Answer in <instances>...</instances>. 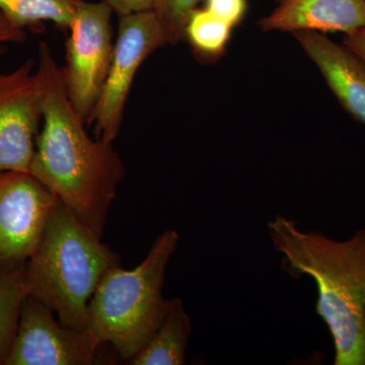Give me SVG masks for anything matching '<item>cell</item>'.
Instances as JSON below:
<instances>
[{
  "mask_svg": "<svg viewBox=\"0 0 365 365\" xmlns=\"http://www.w3.org/2000/svg\"><path fill=\"white\" fill-rule=\"evenodd\" d=\"M36 74L43 125L30 174L102 237L123 180V163L113 143L88 135L86 122L69 101L61 68L45 43L40 46Z\"/></svg>",
  "mask_w": 365,
  "mask_h": 365,
  "instance_id": "cell-1",
  "label": "cell"
},
{
  "mask_svg": "<svg viewBox=\"0 0 365 365\" xmlns=\"http://www.w3.org/2000/svg\"><path fill=\"white\" fill-rule=\"evenodd\" d=\"M267 227L284 267L317 284L316 311L332 335L334 364L365 365V228L336 241L282 215Z\"/></svg>",
  "mask_w": 365,
  "mask_h": 365,
  "instance_id": "cell-2",
  "label": "cell"
},
{
  "mask_svg": "<svg viewBox=\"0 0 365 365\" xmlns=\"http://www.w3.org/2000/svg\"><path fill=\"white\" fill-rule=\"evenodd\" d=\"M120 260L119 254L60 201L26 263L28 294L49 307L62 325L86 330L91 297Z\"/></svg>",
  "mask_w": 365,
  "mask_h": 365,
  "instance_id": "cell-3",
  "label": "cell"
},
{
  "mask_svg": "<svg viewBox=\"0 0 365 365\" xmlns=\"http://www.w3.org/2000/svg\"><path fill=\"white\" fill-rule=\"evenodd\" d=\"M179 240L176 230H165L137 267L107 271L91 297L86 330L98 344L114 346L125 361L148 344L167 314L165 270Z\"/></svg>",
  "mask_w": 365,
  "mask_h": 365,
  "instance_id": "cell-4",
  "label": "cell"
},
{
  "mask_svg": "<svg viewBox=\"0 0 365 365\" xmlns=\"http://www.w3.org/2000/svg\"><path fill=\"white\" fill-rule=\"evenodd\" d=\"M111 7L102 2L79 1L66 43V66L61 68L69 101L86 125L104 86L114 44Z\"/></svg>",
  "mask_w": 365,
  "mask_h": 365,
  "instance_id": "cell-5",
  "label": "cell"
},
{
  "mask_svg": "<svg viewBox=\"0 0 365 365\" xmlns=\"http://www.w3.org/2000/svg\"><path fill=\"white\" fill-rule=\"evenodd\" d=\"M163 45L165 36L155 11L120 16L111 64L90 120L98 139L108 143L116 139L137 71Z\"/></svg>",
  "mask_w": 365,
  "mask_h": 365,
  "instance_id": "cell-6",
  "label": "cell"
},
{
  "mask_svg": "<svg viewBox=\"0 0 365 365\" xmlns=\"http://www.w3.org/2000/svg\"><path fill=\"white\" fill-rule=\"evenodd\" d=\"M59 202L30 173L0 175V271L26 265Z\"/></svg>",
  "mask_w": 365,
  "mask_h": 365,
  "instance_id": "cell-7",
  "label": "cell"
},
{
  "mask_svg": "<svg viewBox=\"0 0 365 365\" xmlns=\"http://www.w3.org/2000/svg\"><path fill=\"white\" fill-rule=\"evenodd\" d=\"M100 346L88 331L62 325L49 307L28 294L6 365H90Z\"/></svg>",
  "mask_w": 365,
  "mask_h": 365,
  "instance_id": "cell-8",
  "label": "cell"
},
{
  "mask_svg": "<svg viewBox=\"0 0 365 365\" xmlns=\"http://www.w3.org/2000/svg\"><path fill=\"white\" fill-rule=\"evenodd\" d=\"M30 59L0 74V175L30 173L42 122L39 81Z\"/></svg>",
  "mask_w": 365,
  "mask_h": 365,
  "instance_id": "cell-9",
  "label": "cell"
},
{
  "mask_svg": "<svg viewBox=\"0 0 365 365\" xmlns=\"http://www.w3.org/2000/svg\"><path fill=\"white\" fill-rule=\"evenodd\" d=\"M295 38L318 66L342 107L365 124V64L344 45L319 32H297Z\"/></svg>",
  "mask_w": 365,
  "mask_h": 365,
  "instance_id": "cell-10",
  "label": "cell"
},
{
  "mask_svg": "<svg viewBox=\"0 0 365 365\" xmlns=\"http://www.w3.org/2000/svg\"><path fill=\"white\" fill-rule=\"evenodd\" d=\"M365 26V0H280L260 21L266 32H340L349 35Z\"/></svg>",
  "mask_w": 365,
  "mask_h": 365,
  "instance_id": "cell-11",
  "label": "cell"
},
{
  "mask_svg": "<svg viewBox=\"0 0 365 365\" xmlns=\"http://www.w3.org/2000/svg\"><path fill=\"white\" fill-rule=\"evenodd\" d=\"M192 322L181 299H170L167 314L148 344L128 361L131 365H182L186 362Z\"/></svg>",
  "mask_w": 365,
  "mask_h": 365,
  "instance_id": "cell-12",
  "label": "cell"
},
{
  "mask_svg": "<svg viewBox=\"0 0 365 365\" xmlns=\"http://www.w3.org/2000/svg\"><path fill=\"white\" fill-rule=\"evenodd\" d=\"M81 0H0V13L21 29L51 21L69 29Z\"/></svg>",
  "mask_w": 365,
  "mask_h": 365,
  "instance_id": "cell-13",
  "label": "cell"
},
{
  "mask_svg": "<svg viewBox=\"0 0 365 365\" xmlns=\"http://www.w3.org/2000/svg\"><path fill=\"white\" fill-rule=\"evenodd\" d=\"M26 295L25 266L0 271V364H6L13 347Z\"/></svg>",
  "mask_w": 365,
  "mask_h": 365,
  "instance_id": "cell-14",
  "label": "cell"
},
{
  "mask_svg": "<svg viewBox=\"0 0 365 365\" xmlns=\"http://www.w3.org/2000/svg\"><path fill=\"white\" fill-rule=\"evenodd\" d=\"M232 26L207 9H195L190 14L184 37L202 58H217L227 49Z\"/></svg>",
  "mask_w": 365,
  "mask_h": 365,
  "instance_id": "cell-15",
  "label": "cell"
},
{
  "mask_svg": "<svg viewBox=\"0 0 365 365\" xmlns=\"http://www.w3.org/2000/svg\"><path fill=\"white\" fill-rule=\"evenodd\" d=\"M201 0H155L153 11L162 26L165 45L176 44L184 38L190 14Z\"/></svg>",
  "mask_w": 365,
  "mask_h": 365,
  "instance_id": "cell-16",
  "label": "cell"
},
{
  "mask_svg": "<svg viewBox=\"0 0 365 365\" xmlns=\"http://www.w3.org/2000/svg\"><path fill=\"white\" fill-rule=\"evenodd\" d=\"M205 9L235 28L245 18L248 4L247 0H205Z\"/></svg>",
  "mask_w": 365,
  "mask_h": 365,
  "instance_id": "cell-17",
  "label": "cell"
},
{
  "mask_svg": "<svg viewBox=\"0 0 365 365\" xmlns=\"http://www.w3.org/2000/svg\"><path fill=\"white\" fill-rule=\"evenodd\" d=\"M119 16L153 11L155 0H103Z\"/></svg>",
  "mask_w": 365,
  "mask_h": 365,
  "instance_id": "cell-18",
  "label": "cell"
},
{
  "mask_svg": "<svg viewBox=\"0 0 365 365\" xmlns=\"http://www.w3.org/2000/svg\"><path fill=\"white\" fill-rule=\"evenodd\" d=\"M25 31L14 25L4 14L0 13V50L6 43H20L25 39Z\"/></svg>",
  "mask_w": 365,
  "mask_h": 365,
  "instance_id": "cell-19",
  "label": "cell"
},
{
  "mask_svg": "<svg viewBox=\"0 0 365 365\" xmlns=\"http://www.w3.org/2000/svg\"><path fill=\"white\" fill-rule=\"evenodd\" d=\"M343 45L365 64V26L356 32L345 35Z\"/></svg>",
  "mask_w": 365,
  "mask_h": 365,
  "instance_id": "cell-20",
  "label": "cell"
}]
</instances>
